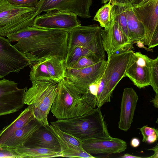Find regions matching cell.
<instances>
[{"label": "cell", "instance_id": "cell-1", "mask_svg": "<svg viewBox=\"0 0 158 158\" xmlns=\"http://www.w3.org/2000/svg\"><path fill=\"white\" fill-rule=\"evenodd\" d=\"M69 32L28 26L7 36L14 46L23 54L31 65L44 59L57 57L64 60L67 54Z\"/></svg>", "mask_w": 158, "mask_h": 158}, {"label": "cell", "instance_id": "cell-2", "mask_svg": "<svg viewBox=\"0 0 158 158\" xmlns=\"http://www.w3.org/2000/svg\"><path fill=\"white\" fill-rule=\"evenodd\" d=\"M101 108L96 107L89 113L78 117L58 119L51 124L81 141L110 137Z\"/></svg>", "mask_w": 158, "mask_h": 158}, {"label": "cell", "instance_id": "cell-3", "mask_svg": "<svg viewBox=\"0 0 158 158\" xmlns=\"http://www.w3.org/2000/svg\"><path fill=\"white\" fill-rule=\"evenodd\" d=\"M57 84V94L50 110L57 119L81 116L95 108L85 101L81 91L67 79Z\"/></svg>", "mask_w": 158, "mask_h": 158}, {"label": "cell", "instance_id": "cell-4", "mask_svg": "<svg viewBox=\"0 0 158 158\" xmlns=\"http://www.w3.org/2000/svg\"><path fill=\"white\" fill-rule=\"evenodd\" d=\"M31 87L26 91L24 104L31 106L35 118L42 125L48 126V117L57 95V83L49 81H34Z\"/></svg>", "mask_w": 158, "mask_h": 158}, {"label": "cell", "instance_id": "cell-5", "mask_svg": "<svg viewBox=\"0 0 158 158\" xmlns=\"http://www.w3.org/2000/svg\"><path fill=\"white\" fill-rule=\"evenodd\" d=\"M134 52L131 50L114 54L108 58L103 74L105 79L104 88L97 100V107L101 108L110 102L114 90L134 60Z\"/></svg>", "mask_w": 158, "mask_h": 158}, {"label": "cell", "instance_id": "cell-6", "mask_svg": "<svg viewBox=\"0 0 158 158\" xmlns=\"http://www.w3.org/2000/svg\"><path fill=\"white\" fill-rule=\"evenodd\" d=\"M36 12L35 6H16L4 0L0 3V36H7L33 26Z\"/></svg>", "mask_w": 158, "mask_h": 158}, {"label": "cell", "instance_id": "cell-7", "mask_svg": "<svg viewBox=\"0 0 158 158\" xmlns=\"http://www.w3.org/2000/svg\"><path fill=\"white\" fill-rule=\"evenodd\" d=\"M101 27L97 24L77 27L69 32L67 53L80 46L90 50L102 59L106 55L101 36Z\"/></svg>", "mask_w": 158, "mask_h": 158}, {"label": "cell", "instance_id": "cell-8", "mask_svg": "<svg viewBox=\"0 0 158 158\" xmlns=\"http://www.w3.org/2000/svg\"><path fill=\"white\" fill-rule=\"evenodd\" d=\"M133 10L144 27V45L151 48L158 45V0H150L139 6L133 5Z\"/></svg>", "mask_w": 158, "mask_h": 158}, {"label": "cell", "instance_id": "cell-9", "mask_svg": "<svg viewBox=\"0 0 158 158\" xmlns=\"http://www.w3.org/2000/svg\"><path fill=\"white\" fill-rule=\"evenodd\" d=\"M64 60L57 57L44 59L30 66V79L45 81L58 84L65 78Z\"/></svg>", "mask_w": 158, "mask_h": 158}, {"label": "cell", "instance_id": "cell-10", "mask_svg": "<svg viewBox=\"0 0 158 158\" xmlns=\"http://www.w3.org/2000/svg\"><path fill=\"white\" fill-rule=\"evenodd\" d=\"M35 18L33 26L45 29L69 32L81 25L77 16L69 12L57 10L47 11Z\"/></svg>", "mask_w": 158, "mask_h": 158}, {"label": "cell", "instance_id": "cell-11", "mask_svg": "<svg viewBox=\"0 0 158 158\" xmlns=\"http://www.w3.org/2000/svg\"><path fill=\"white\" fill-rule=\"evenodd\" d=\"M30 65V61L23 54L7 39L0 36V78L11 72H19Z\"/></svg>", "mask_w": 158, "mask_h": 158}, {"label": "cell", "instance_id": "cell-12", "mask_svg": "<svg viewBox=\"0 0 158 158\" xmlns=\"http://www.w3.org/2000/svg\"><path fill=\"white\" fill-rule=\"evenodd\" d=\"M93 0H40L36 6V15L43 12L57 10L73 14L83 19L91 17Z\"/></svg>", "mask_w": 158, "mask_h": 158}, {"label": "cell", "instance_id": "cell-13", "mask_svg": "<svg viewBox=\"0 0 158 158\" xmlns=\"http://www.w3.org/2000/svg\"><path fill=\"white\" fill-rule=\"evenodd\" d=\"M18 85L5 78L0 80V116L13 113L23 107L27 87L19 89Z\"/></svg>", "mask_w": 158, "mask_h": 158}, {"label": "cell", "instance_id": "cell-14", "mask_svg": "<svg viewBox=\"0 0 158 158\" xmlns=\"http://www.w3.org/2000/svg\"><path fill=\"white\" fill-rule=\"evenodd\" d=\"M106 63V60L103 59L94 65L83 68H66L65 78L73 83L83 94L89 85L101 78Z\"/></svg>", "mask_w": 158, "mask_h": 158}, {"label": "cell", "instance_id": "cell-15", "mask_svg": "<svg viewBox=\"0 0 158 158\" xmlns=\"http://www.w3.org/2000/svg\"><path fill=\"white\" fill-rule=\"evenodd\" d=\"M101 34L103 48L108 58L117 52H120L134 48L133 44L125 37L115 20L114 12L110 26L107 29H102Z\"/></svg>", "mask_w": 158, "mask_h": 158}, {"label": "cell", "instance_id": "cell-16", "mask_svg": "<svg viewBox=\"0 0 158 158\" xmlns=\"http://www.w3.org/2000/svg\"><path fill=\"white\" fill-rule=\"evenodd\" d=\"M81 143L84 150L91 155L120 153L124 152L127 148L126 141L111 136L86 140Z\"/></svg>", "mask_w": 158, "mask_h": 158}, {"label": "cell", "instance_id": "cell-17", "mask_svg": "<svg viewBox=\"0 0 158 158\" xmlns=\"http://www.w3.org/2000/svg\"><path fill=\"white\" fill-rule=\"evenodd\" d=\"M138 99V95L132 88L127 87L124 89L118 123V127L120 130L127 131L130 128Z\"/></svg>", "mask_w": 158, "mask_h": 158}, {"label": "cell", "instance_id": "cell-18", "mask_svg": "<svg viewBox=\"0 0 158 158\" xmlns=\"http://www.w3.org/2000/svg\"><path fill=\"white\" fill-rule=\"evenodd\" d=\"M22 145L29 148L50 149L60 152V147L57 137L47 126L43 125Z\"/></svg>", "mask_w": 158, "mask_h": 158}, {"label": "cell", "instance_id": "cell-19", "mask_svg": "<svg viewBox=\"0 0 158 158\" xmlns=\"http://www.w3.org/2000/svg\"><path fill=\"white\" fill-rule=\"evenodd\" d=\"M35 118L32 107L28 106L15 120L0 131V148L16 131Z\"/></svg>", "mask_w": 158, "mask_h": 158}, {"label": "cell", "instance_id": "cell-20", "mask_svg": "<svg viewBox=\"0 0 158 158\" xmlns=\"http://www.w3.org/2000/svg\"><path fill=\"white\" fill-rule=\"evenodd\" d=\"M42 125L35 118L34 119L16 131L2 147L15 148L23 145Z\"/></svg>", "mask_w": 158, "mask_h": 158}, {"label": "cell", "instance_id": "cell-21", "mask_svg": "<svg viewBox=\"0 0 158 158\" xmlns=\"http://www.w3.org/2000/svg\"><path fill=\"white\" fill-rule=\"evenodd\" d=\"M124 6L130 42L133 44L139 40L143 41L145 35L144 28L143 24L133 10V5Z\"/></svg>", "mask_w": 158, "mask_h": 158}, {"label": "cell", "instance_id": "cell-22", "mask_svg": "<svg viewBox=\"0 0 158 158\" xmlns=\"http://www.w3.org/2000/svg\"><path fill=\"white\" fill-rule=\"evenodd\" d=\"M151 66L137 64L134 59L133 62L126 72V77L139 89L150 85Z\"/></svg>", "mask_w": 158, "mask_h": 158}, {"label": "cell", "instance_id": "cell-23", "mask_svg": "<svg viewBox=\"0 0 158 158\" xmlns=\"http://www.w3.org/2000/svg\"><path fill=\"white\" fill-rule=\"evenodd\" d=\"M17 158H51L61 157L60 152L40 148H29L21 145L15 148L3 147Z\"/></svg>", "mask_w": 158, "mask_h": 158}, {"label": "cell", "instance_id": "cell-24", "mask_svg": "<svg viewBox=\"0 0 158 158\" xmlns=\"http://www.w3.org/2000/svg\"><path fill=\"white\" fill-rule=\"evenodd\" d=\"M114 12L113 5L109 2L98 10L93 20L98 21L101 27L107 29L110 25Z\"/></svg>", "mask_w": 158, "mask_h": 158}, {"label": "cell", "instance_id": "cell-25", "mask_svg": "<svg viewBox=\"0 0 158 158\" xmlns=\"http://www.w3.org/2000/svg\"><path fill=\"white\" fill-rule=\"evenodd\" d=\"M91 55L95 54L85 48L80 46L74 48L67 53L64 60L66 68H71L82 56Z\"/></svg>", "mask_w": 158, "mask_h": 158}, {"label": "cell", "instance_id": "cell-26", "mask_svg": "<svg viewBox=\"0 0 158 158\" xmlns=\"http://www.w3.org/2000/svg\"><path fill=\"white\" fill-rule=\"evenodd\" d=\"M112 5L114 10L115 20L117 23L125 37L131 43L128 36L125 7L124 6L120 5L115 4Z\"/></svg>", "mask_w": 158, "mask_h": 158}, {"label": "cell", "instance_id": "cell-27", "mask_svg": "<svg viewBox=\"0 0 158 158\" xmlns=\"http://www.w3.org/2000/svg\"><path fill=\"white\" fill-rule=\"evenodd\" d=\"M102 60L103 59L95 55L83 56L80 57L71 68H83L94 65Z\"/></svg>", "mask_w": 158, "mask_h": 158}, {"label": "cell", "instance_id": "cell-28", "mask_svg": "<svg viewBox=\"0 0 158 158\" xmlns=\"http://www.w3.org/2000/svg\"><path fill=\"white\" fill-rule=\"evenodd\" d=\"M151 70V84L156 94H158V57L152 59Z\"/></svg>", "mask_w": 158, "mask_h": 158}, {"label": "cell", "instance_id": "cell-29", "mask_svg": "<svg viewBox=\"0 0 158 158\" xmlns=\"http://www.w3.org/2000/svg\"><path fill=\"white\" fill-rule=\"evenodd\" d=\"M11 4L20 6H35L38 0H7Z\"/></svg>", "mask_w": 158, "mask_h": 158}, {"label": "cell", "instance_id": "cell-30", "mask_svg": "<svg viewBox=\"0 0 158 158\" xmlns=\"http://www.w3.org/2000/svg\"><path fill=\"white\" fill-rule=\"evenodd\" d=\"M143 136L142 142H146L149 136L156 133H158L157 129L144 126L139 128Z\"/></svg>", "mask_w": 158, "mask_h": 158}, {"label": "cell", "instance_id": "cell-31", "mask_svg": "<svg viewBox=\"0 0 158 158\" xmlns=\"http://www.w3.org/2000/svg\"><path fill=\"white\" fill-rule=\"evenodd\" d=\"M0 158H17L15 155L4 148H0Z\"/></svg>", "mask_w": 158, "mask_h": 158}, {"label": "cell", "instance_id": "cell-32", "mask_svg": "<svg viewBox=\"0 0 158 158\" xmlns=\"http://www.w3.org/2000/svg\"><path fill=\"white\" fill-rule=\"evenodd\" d=\"M134 0H114L112 4H118L126 5L132 4Z\"/></svg>", "mask_w": 158, "mask_h": 158}, {"label": "cell", "instance_id": "cell-33", "mask_svg": "<svg viewBox=\"0 0 158 158\" xmlns=\"http://www.w3.org/2000/svg\"><path fill=\"white\" fill-rule=\"evenodd\" d=\"M158 133H154L148 137L146 142L148 143H152L158 139Z\"/></svg>", "mask_w": 158, "mask_h": 158}, {"label": "cell", "instance_id": "cell-34", "mask_svg": "<svg viewBox=\"0 0 158 158\" xmlns=\"http://www.w3.org/2000/svg\"><path fill=\"white\" fill-rule=\"evenodd\" d=\"M135 43H136L137 46L139 48H143L148 52H153L152 48H149L145 47L143 42L142 41L139 40L136 41Z\"/></svg>", "mask_w": 158, "mask_h": 158}, {"label": "cell", "instance_id": "cell-35", "mask_svg": "<svg viewBox=\"0 0 158 158\" xmlns=\"http://www.w3.org/2000/svg\"><path fill=\"white\" fill-rule=\"evenodd\" d=\"M149 150H152L154 152V154L151 156L147 158H158V145L157 143L152 148L148 149Z\"/></svg>", "mask_w": 158, "mask_h": 158}, {"label": "cell", "instance_id": "cell-36", "mask_svg": "<svg viewBox=\"0 0 158 158\" xmlns=\"http://www.w3.org/2000/svg\"><path fill=\"white\" fill-rule=\"evenodd\" d=\"M140 144V141L138 138H133L131 139L130 144L133 147L137 148L139 146Z\"/></svg>", "mask_w": 158, "mask_h": 158}, {"label": "cell", "instance_id": "cell-37", "mask_svg": "<svg viewBox=\"0 0 158 158\" xmlns=\"http://www.w3.org/2000/svg\"><path fill=\"white\" fill-rule=\"evenodd\" d=\"M150 102L153 103L154 106L156 108H158V94H156L154 98Z\"/></svg>", "mask_w": 158, "mask_h": 158}, {"label": "cell", "instance_id": "cell-38", "mask_svg": "<svg viewBox=\"0 0 158 158\" xmlns=\"http://www.w3.org/2000/svg\"><path fill=\"white\" fill-rule=\"evenodd\" d=\"M121 158H141L143 157L135 156L130 154L128 153H126L124 154L123 155L120 157Z\"/></svg>", "mask_w": 158, "mask_h": 158}, {"label": "cell", "instance_id": "cell-39", "mask_svg": "<svg viewBox=\"0 0 158 158\" xmlns=\"http://www.w3.org/2000/svg\"><path fill=\"white\" fill-rule=\"evenodd\" d=\"M150 0H143V1L138 5L135 6H143L149 2Z\"/></svg>", "mask_w": 158, "mask_h": 158}, {"label": "cell", "instance_id": "cell-40", "mask_svg": "<svg viewBox=\"0 0 158 158\" xmlns=\"http://www.w3.org/2000/svg\"><path fill=\"white\" fill-rule=\"evenodd\" d=\"M143 0H134L132 5L134 6H136L140 3Z\"/></svg>", "mask_w": 158, "mask_h": 158}, {"label": "cell", "instance_id": "cell-41", "mask_svg": "<svg viewBox=\"0 0 158 158\" xmlns=\"http://www.w3.org/2000/svg\"><path fill=\"white\" fill-rule=\"evenodd\" d=\"M114 0H102L101 3L102 4H106L110 2L111 4Z\"/></svg>", "mask_w": 158, "mask_h": 158}, {"label": "cell", "instance_id": "cell-42", "mask_svg": "<svg viewBox=\"0 0 158 158\" xmlns=\"http://www.w3.org/2000/svg\"><path fill=\"white\" fill-rule=\"evenodd\" d=\"M4 0H0V3Z\"/></svg>", "mask_w": 158, "mask_h": 158}]
</instances>
